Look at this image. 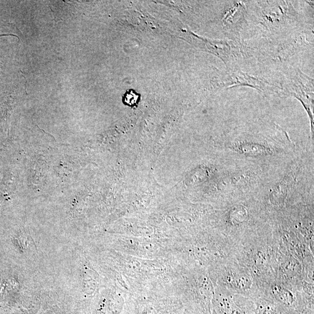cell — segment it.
<instances>
[{
	"label": "cell",
	"instance_id": "obj_3",
	"mask_svg": "<svg viewBox=\"0 0 314 314\" xmlns=\"http://www.w3.org/2000/svg\"><path fill=\"white\" fill-rule=\"evenodd\" d=\"M208 272L216 287L252 300L261 296L257 282L236 259L211 268Z\"/></svg>",
	"mask_w": 314,
	"mask_h": 314
},
{
	"label": "cell",
	"instance_id": "obj_6",
	"mask_svg": "<svg viewBox=\"0 0 314 314\" xmlns=\"http://www.w3.org/2000/svg\"><path fill=\"white\" fill-rule=\"evenodd\" d=\"M253 301L255 305V314H289L277 304L264 297H259Z\"/></svg>",
	"mask_w": 314,
	"mask_h": 314
},
{
	"label": "cell",
	"instance_id": "obj_5",
	"mask_svg": "<svg viewBox=\"0 0 314 314\" xmlns=\"http://www.w3.org/2000/svg\"><path fill=\"white\" fill-rule=\"evenodd\" d=\"M213 306L216 314H255V305L253 300L216 287Z\"/></svg>",
	"mask_w": 314,
	"mask_h": 314
},
{
	"label": "cell",
	"instance_id": "obj_1",
	"mask_svg": "<svg viewBox=\"0 0 314 314\" xmlns=\"http://www.w3.org/2000/svg\"><path fill=\"white\" fill-rule=\"evenodd\" d=\"M227 204L219 213L216 229L236 245L271 225L261 205L251 202Z\"/></svg>",
	"mask_w": 314,
	"mask_h": 314
},
{
	"label": "cell",
	"instance_id": "obj_4",
	"mask_svg": "<svg viewBox=\"0 0 314 314\" xmlns=\"http://www.w3.org/2000/svg\"><path fill=\"white\" fill-rule=\"evenodd\" d=\"M261 296L277 304L289 314H298L314 306V296L308 295L302 285L275 279L259 286Z\"/></svg>",
	"mask_w": 314,
	"mask_h": 314
},
{
	"label": "cell",
	"instance_id": "obj_2",
	"mask_svg": "<svg viewBox=\"0 0 314 314\" xmlns=\"http://www.w3.org/2000/svg\"><path fill=\"white\" fill-rule=\"evenodd\" d=\"M235 259L250 272L259 286L276 279L273 226L238 243Z\"/></svg>",
	"mask_w": 314,
	"mask_h": 314
}]
</instances>
